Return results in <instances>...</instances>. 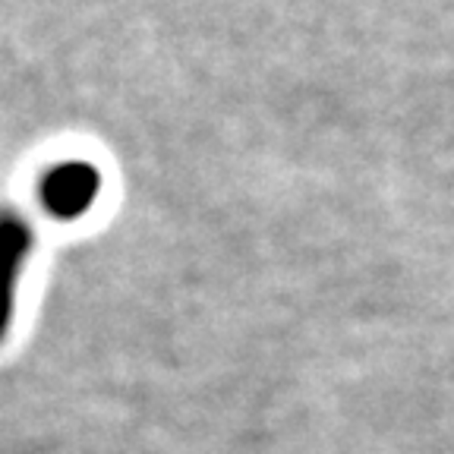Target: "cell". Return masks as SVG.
Returning <instances> with one entry per match:
<instances>
[{
	"instance_id": "6da1fadb",
	"label": "cell",
	"mask_w": 454,
	"mask_h": 454,
	"mask_svg": "<svg viewBox=\"0 0 454 454\" xmlns=\"http://www.w3.org/2000/svg\"><path fill=\"white\" fill-rule=\"evenodd\" d=\"M101 192V174L89 161H60L44 170L38 184V202L57 221L82 218Z\"/></svg>"
},
{
	"instance_id": "7a4b0ae2",
	"label": "cell",
	"mask_w": 454,
	"mask_h": 454,
	"mask_svg": "<svg viewBox=\"0 0 454 454\" xmlns=\"http://www.w3.org/2000/svg\"><path fill=\"white\" fill-rule=\"evenodd\" d=\"M35 231L13 208H0V344L7 340L16 316V294H20L22 269L32 259Z\"/></svg>"
}]
</instances>
